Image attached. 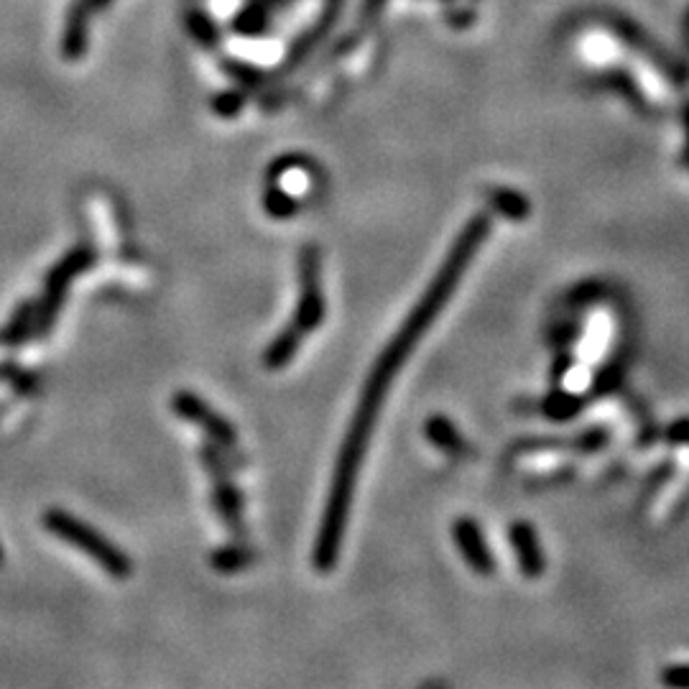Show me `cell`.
Listing matches in <instances>:
<instances>
[{"label": "cell", "mask_w": 689, "mask_h": 689, "mask_svg": "<svg viewBox=\"0 0 689 689\" xmlns=\"http://www.w3.org/2000/svg\"><path fill=\"white\" fill-rule=\"evenodd\" d=\"M488 228V217L478 215L473 223L462 230L460 238L452 245L445 266L439 268V274L434 276V281L429 284L427 294H424V297L419 299V304L411 309V314L406 317L401 330L391 337V342L386 345L381 358L373 365L371 376L365 381L363 396H360V404L353 414V422H350L348 434L342 439L340 455H337L335 462V473H332L330 496H327V506L325 513H322V524H319L317 539H314L312 562L317 572H330L337 564V557H340V547L342 539H345V529H348L350 506H353L360 465H363V457L365 452H368V442H371L378 411H381L388 388H391L396 373L401 371V365H404L406 358L411 355V350L416 348V342L422 340L424 332L432 327L434 317L442 312L447 299L452 297V291L457 289V281L465 274V268L473 261L475 251H478L480 243H483L485 235H488Z\"/></svg>", "instance_id": "obj_1"}, {"label": "cell", "mask_w": 689, "mask_h": 689, "mask_svg": "<svg viewBox=\"0 0 689 689\" xmlns=\"http://www.w3.org/2000/svg\"><path fill=\"white\" fill-rule=\"evenodd\" d=\"M44 529L49 534L59 536L62 541L72 544L75 549H80L82 554L97 562L103 567L105 575L115 577V580H126L131 577L133 564L128 559V554L123 549H118L110 539H105L100 531L92 529L90 524H85L82 519L72 516V513L62 511V508H52V511L44 513Z\"/></svg>", "instance_id": "obj_2"}, {"label": "cell", "mask_w": 689, "mask_h": 689, "mask_svg": "<svg viewBox=\"0 0 689 689\" xmlns=\"http://www.w3.org/2000/svg\"><path fill=\"white\" fill-rule=\"evenodd\" d=\"M327 304L322 291V268H319V251L314 245H307L299 253V302L291 317V327L302 337L317 330L325 319Z\"/></svg>", "instance_id": "obj_3"}, {"label": "cell", "mask_w": 689, "mask_h": 689, "mask_svg": "<svg viewBox=\"0 0 689 689\" xmlns=\"http://www.w3.org/2000/svg\"><path fill=\"white\" fill-rule=\"evenodd\" d=\"M92 261H95V253H92L87 245H80L75 251H69L67 256L52 268V274L46 276L44 294H41V302L39 307H36L34 330L39 332V335H44V332L52 327V319L57 317V312L62 309V302L64 297H67L69 286H72V279L85 274L87 268L92 266Z\"/></svg>", "instance_id": "obj_4"}, {"label": "cell", "mask_w": 689, "mask_h": 689, "mask_svg": "<svg viewBox=\"0 0 689 689\" xmlns=\"http://www.w3.org/2000/svg\"><path fill=\"white\" fill-rule=\"evenodd\" d=\"M205 470L212 478V506H215L217 516L223 519L228 531L233 536H245L243 526V493L233 485L230 478L228 460L223 457V450L215 445H205L200 452Z\"/></svg>", "instance_id": "obj_5"}, {"label": "cell", "mask_w": 689, "mask_h": 689, "mask_svg": "<svg viewBox=\"0 0 689 689\" xmlns=\"http://www.w3.org/2000/svg\"><path fill=\"white\" fill-rule=\"evenodd\" d=\"M171 409H174L177 416H182L184 422L202 429L207 442L220 447V450H233L235 442H238V434H235L233 424H230L223 414H217V411L212 409L202 396H197V393L177 391L171 396Z\"/></svg>", "instance_id": "obj_6"}, {"label": "cell", "mask_w": 689, "mask_h": 689, "mask_svg": "<svg viewBox=\"0 0 689 689\" xmlns=\"http://www.w3.org/2000/svg\"><path fill=\"white\" fill-rule=\"evenodd\" d=\"M455 541L457 547H460V554L475 572H480V575H490L493 572V559H490L483 534H480L478 524L473 519H457Z\"/></svg>", "instance_id": "obj_7"}, {"label": "cell", "mask_w": 689, "mask_h": 689, "mask_svg": "<svg viewBox=\"0 0 689 689\" xmlns=\"http://www.w3.org/2000/svg\"><path fill=\"white\" fill-rule=\"evenodd\" d=\"M87 6L85 3H77L69 11L67 23H64V39H62V52L69 62H77L82 59L87 49Z\"/></svg>", "instance_id": "obj_8"}, {"label": "cell", "mask_w": 689, "mask_h": 689, "mask_svg": "<svg viewBox=\"0 0 689 689\" xmlns=\"http://www.w3.org/2000/svg\"><path fill=\"white\" fill-rule=\"evenodd\" d=\"M302 340L304 337L291 325L286 327V330H281L279 335L274 337V342L266 348V353H263V365H266L268 371H281V368H286V365L294 360V355L299 353Z\"/></svg>", "instance_id": "obj_9"}, {"label": "cell", "mask_w": 689, "mask_h": 689, "mask_svg": "<svg viewBox=\"0 0 689 689\" xmlns=\"http://www.w3.org/2000/svg\"><path fill=\"white\" fill-rule=\"evenodd\" d=\"M427 437L437 450L447 452V455H462L465 452V439L455 429V424L445 416H432L427 422Z\"/></svg>", "instance_id": "obj_10"}, {"label": "cell", "mask_w": 689, "mask_h": 689, "mask_svg": "<svg viewBox=\"0 0 689 689\" xmlns=\"http://www.w3.org/2000/svg\"><path fill=\"white\" fill-rule=\"evenodd\" d=\"M263 210L276 220H289L299 212V200H294L276 179H271L266 192H263Z\"/></svg>", "instance_id": "obj_11"}, {"label": "cell", "mask_w": 689, "mask_h": 689, "mask_svg": "<svg viewBox=\"0 0 689 689\" xmlns=\"http://www.w3.org/2000/svg\"><path fill=\"white\" fill-rule=\"evenodd\" d=\"M253 554L248 547H240V544H228V547H220L215 554H212V567L220 575H233V572L245 570L251 564Z\"/></svg>", "instance_id": "obj_12"}, {"label": "cell", "mask_w": 689, "mask_h": 689, "mask_svg": "<svg viewBox=\"0 0 689 689\" xmlns=\"http://www.w3.org/2000/svg\"><path fill=\"white\" fill-rule=\"evenodd\" d=\"M337 6H340V0H330V6H327V11H325V18H319L317 26H314V29H309L307 34H304L302 39H299L297 44H294V49H291V54H289V57H291L289 62L291 64H297L299 59H302L304 54H307L309 49H312V46L317 44V41L322 39V36H325V31L330 29V23L335 21Z\"/></svg>", "instance_id": "obj_13"}, {"label": "cell", "mask_w": 689, "mask_h": 689, "mask_svg": "<svg viewBox=\"0 0 689 689\" xmlns=\"http://www.w3.org/2000/svg\"><path fill=\"white\" fill-rule=\"evenodd\" d=\"M34 325H36V307L34 304H23V307L16 312V317L11 319V325L3 330V340H6L8 345H18V342H23L26 337H29V332L34 330Z\"/></svg>", "instance_id": "obj_14"}, {"label": "cell", "mask_w": 689, "mask_h": 689, "mask_svg": "<svg viewBox=\"0 0 689 689\" xmlns=\"http://www.w3.org/2000/svg\"><path fill=\"white\" fill-rule=\"evenodd\" d=\"M513 544H516V552H519L521 564H524V572L539 570V552L534 549V536L524 524L513 529Z\"/></svg>", "instance_id": "obj_15"}, {"label": "cell", "mask_w": 689, "mask_h": 689, "mask_svg": "<svg viewBox=\"0 0 689 689\" xmlns=\"http://www.w3.org/2000/svg\"><path fill=\"white\" fill-rule=\"evenodd\" d=\"M210 108H212V113L220 115V118H235V115L245 108V92H238V90L220 92V95L212 97Z\"/></svg>", "instance_id": "obj_16"}, {"label": "cell", "mask_w": 689, "mask_h": 689, "mask_svg": "<svg viewBox=\"0 0 689 689\" xmlns=\"http://www.w3.org/2000/svg\"><path fill=\"white\" fill-rule=\"evenodd\" d=\"M187 26H189V31H192L194 39L200 41L202 46H215L217 29H215V23H212L205 13H197V11L189 13Z\"/></svg>", "instance_id": "obj_17"}, {"label": "cell", "mask_w": 689, "mask_h": 689, "mask_svg": "<svg viewBox=\"0 0 689 689\" xmlns=\"http://www.w3.org/2000/svg\"><path fill=\"white\" fill-rule=\"evenodd\" d=\"M266 23H268L266 11H263L261 6H253L235 18V29L245 36H258L263 29H266Z\"/></svg>", "instance_id": "obj_18"}, {"label": "cell", "mask_w": 689, "mask_h": 689, "mask_svg": "<svg viewBox=\"0 0 689 689\" xmlns=\"http://www.w3.org/2000/svg\"><path fill=\"white\" fill-rule=\"evenodd\" d=\"M225 67H228V72L235 77V80L240 82V85H245V87H258V85H261L263 75H261V72H258V69H253L251 64L228 62V64H225Z\"/></svg>", "instance_id": "obj_19"}, {"label": "cell", "mask_w": 689, "mask_h": 689, "mask_svg": "<svg viewBox=\"0 0 689 689\" xmlns=\"http://www.w3.org/2000/svg\"><path fill=\"white\" fill-rule=\"evenodd\" d=\"M383 3H386V0H365V6H363V11H360V13H365V16L371 18L373 13H376L378 8L383 6Z\"/></svg>", "instance_id": "obj_20"}, {"label": "cell", "mask_w": 689, "mask_h": 689, "mask_svg": "<svg viewBox=\"0 0 689 689\" xmlns=\"http://www.w3.org/2000/svg\"><path fill=\"white\" fill-rule=\"evenodd\" d=\"M108 0H92V6H105Z\"/></svg>", "instance_id": "obj_21"}, {"label": "cell", "mask_w": 689, "mask_h": 689, "mask_svg": "<svg viewBox=\"0 0 689 689\" xmlns=\"http://www.w3.org/2000/svg\"><path fill=\"white\" fill-rule=\"evenodd\" d=\"M0 557H3V554H0Z\"/></svg>", "instance_id": "obj_22"}]
</instances>
